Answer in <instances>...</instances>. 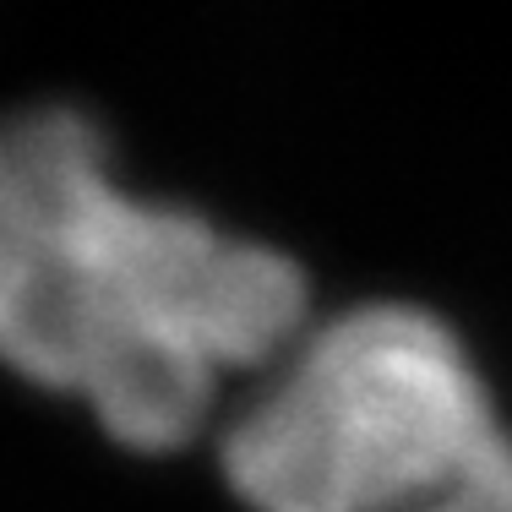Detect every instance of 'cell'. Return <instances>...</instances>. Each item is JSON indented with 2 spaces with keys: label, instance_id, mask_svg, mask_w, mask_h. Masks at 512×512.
<instances>
[{
  "label": "cell",
  "instance_id": "6da1fadb",
  "mask_svg": "<svg viewBox=\"0 0 512 512\" xmlns=\"http://www.w3.org/2000/svg\"><path fill=\"white\" fill-rule=\"evenodd\" d=\"M311 327L289 251L120 186L109 137L71 104L0 115V365L77 398L120 447L175 453L229 376Z\"/></svg>",
  "mask_w": 512,
  "mask_h": 512
},
{
  "label": "cell",
  "instance_id": "7a4b0ae2",
  "mask_svg": "<svg viewBox=\"0 0 512 512\" xmlns=\"http://www.w3.org/2000/svg\"><path fill=\"white\" fill-rule=\"evenodd\" d=\"M507 436L436 311L365 300L311 322L218 431L246 512H420Z\"/></svg>",
  "mask_w": 512,
  "mask_h": 512
},
{
  "label": "cell",
  "instance_id": "3957f363",
  "mask_svg": "<svg viewBox=\"0 0 512 512\" xmlns=\"http://www.w3.org/2000/svg\"><path fill=\"white\" fill-rule=\"evenodd\" d=\"M420 512H512V431L496 447H485V453Z\"/></svg>",
  "mask_w": 512,
  "mask_h": 512
}]
</instances>
